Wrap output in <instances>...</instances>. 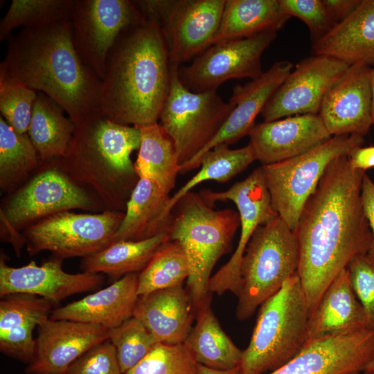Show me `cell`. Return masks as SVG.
Instances as JSON below:
<instances>
[{"mask_svg": "<svg viewBox=\"0 0 374 374\" xmlns=\"http://www.w3.org/2000/svg\"><path fill=\"white\" fill-rule=\"evenodd\" d=\"M364 173L351 168L348 156L332 160L294 231L299 247L297 274L310 312L339 274L371 248L373 235L361 195Z\"/></svg>", "mask_w": 374, "mask_h": 374, "instance_id": "1", "label": "cell"}, {"mask_svg": "<svg viewBox=\"0 0 374 374\" xmlns=\"http://www.w3.org/2000/svg\"><path fill=\"white\" fill-rule=\"evenodd\" d=\"M37 91L0 74V111L6 123L19 134L28 133Z\"/></svg>", "mask_w": 374, "mask_h": 374, "instance_id": "40", "label": "cell"}, {"mask_svg": "<svg viewBox=\"0 0 374 374\" xmlns=\"http://www.w3.org/2000/svg\"><path fill=\"white\" fill-rule=\"evenodd\" d=\"M109 339V330L98 325L50 317L38 326L35 351L28 374H65L94 346Z\"/></svg>", "mask_w": 374, "mask_h": 374, "instance_id": "18", "label": "cell"}, {"mask_svg": "<svg viewBox=\"0 0 374 374\" xmlns=\"http://www.w3.org/2000/svg\"><path fill=\"white\" fill-rule=\"evenodd\" d=\"M203 199L212 204L217 201H231L237 207L240 220L238 245L230 259L208 283V292L221 296L231 292L237 297L242 287L241 262L247 244L256 229L278 216L274 210L261 166L244 179L224 191L203 190Z\"/></svg>", "mask_w": 374, "mask_h": 374, "instance_id": "11", "label": "cell"}, {"mask_svg": "<svg viewBox=\"0 0 374 374\" xmlns=\"http://www.w3.org/2000/svg\"><path fill=\"white\" fill-rule=\"evenodd\" d=\"M342 374H361V372L353 371V372H348V373H345Z\"/></svg>", "mask_w": 374, "mask_h": 374, "instance_id": "50", "label": "cell"}, {"mask_svg": "<svg viewBox=\"0 0 374 374\" xmlns=\"http://www.w3.org/2000/svg\"><path fill=\"white\" fill-rule=\"evenodd\" d=\"M123 374L137 364L159 344L146 326L135 317L109 330Z\"/></svg>", "mask_w": 374, "mask_h": 374, "instance_id": "38", "label": "cell"}, {"mask_svg": "<svg viewBox=\"0 0 374 374\" xmlns=\"http://www.w3.org/2000/svg\"><path fill=\"white\" fill-rule=\"evenodd\" d=\"M249 145L262 166L302 154L331 137L319 114L295 115L255 125Z\"/></svg>", "mask_w": 374, "mask_h": 374, "instance_id": "22", "label": "cell"}, {"mask_svg": "<svg viewBox=\"0 0 374 374\" xmlns=\"http://www.w3.org/2000/svg\"><path fill=\"white\" fill-rule=\"evenodd\" d=\"M364 371L373 372L374 373V359L368 364Z\"/></svg>", "mask_w": 374, "mask_h": 374, "instance_id": "49", "label": "cell"}, {"mask_svg": "<svg viewBox=\"0 0 374 374\" xmlns=\"http://www.w3.org/2000/svg\"><path fill=\"white\" fill-rule=\"evenodd\" d=\"M171 66L159 26L146 18L125 29L110 48L101 80V112L141 127L157 123L169 92Z\"/></svg>", "mask_w": 374, "mask_h": 374, "instance_id": "3", "label": "cell"}, {"mask_svg": "<svg viewBox=\"0 0 374 374\" xmlns=\"http://www.w3.org/2000/svg\"><path fill=\"white\" fill-rule=\"evenodd\" d=\"M63 111L56 102L37 91L28 135L43 161L64 158L69 152L76 127Z\"/></svg>", "mask_w": 374, "mask_h": 374, "instance_id": "30", "label": "cell"}, {"mask_svg": "<svg viewBox=\"0 0 374 374\" xmlns=\"http://www.w3.org/2000/svg\"><path fill=\"white\" fill-rule=\"evenodd\" d=\"M293 64L287 60L274 62L258 78L242 85L235 84L229 102L232 109L212 141L198 154L180 166L179 174L199 167L202 156L220 144H230L249 135L255 120L278 88L291 73Z\"/></svg>", "mask_w": 374, "mask_h": 374, "instance_id": "20", "label": "cell"}, {"mask_svg": "<svg viewBox=\"0 0 374 374\" xmlns=\"http://www.w3.org/2000/svg\"><path fill=\"white\" fill-rule=\"evenodd\" d=\"M184 344L197 364L229 370L239 366L242 350L222 330L209 303L198 310L197 321Z\"/></svg>", "mask_w": 374, "mask_h": 374, "instance_id": "32", "label": "cell"}, {"mask_svg": "<svg viewBox=\"0 0 374 374\" xmlns=\"http://www.w3.org/2000/svg\"><path fill=\"white\" fill-rule=\"evenodd\" d=\"M256 161L252 148L247 145L231 149L220 144L204 154L199 160V171L170 197L169 206L172 211L176 203L196 186L206 181L226 182Z\"/></svg>", "mask_w": 374, "mask_h": 374, "instance_id": "34", "label": "cell"}, {"mask_svg": "<svg viewBox=\"0 0 374 374\" xmlns=\"http://www.w3.org/2000/svg\"><path fill=\"white\" fill-rule=\"evenodd\" d=\"M290 18L283 11L280 0H225L213 44L269 30L278 31Z\"/></svg>", "mask_w": 374, "mask_h": 374, "instance_id": "29", "label": "cell"}, {"mask_svg": "<svg viewBox=\"0 0 374 374\" xmlns=\"http://www.w3.org/2000/svg\"><path fill=\"white\" fill-rule=\"evenodd\" d=\"M197 364L184 343H159L125 374H197Z\"/></svg>", "mask_w": 374, "mask_h": 374, "instance_id": "39", "label": "cell"}, {"mask_svg": "<svg viewBox=\"0 0 374 374\" xmlns=\"http://www.w3.org/2000/svg\"><path fill=\"white\" fill-rule=\"evenodd\" d=\"M346 269L354 292L367 315L369 328H374V256L368 252L359 255Z\"/></svg>", "mask_w": 374, "mask_h": 374, "instance_id": "42", "label": "cell"}, {"mask_svg": "<svg viewBox=\"0 0 374 374\" xmlns=\"http://www.w3.org/2000/svg\"><path fill=\"white\" fill-rule=\"evenodd\" d=\"M299 259L294 232L278 215L260 225L241 262L237 318L240 321L250 318L262 303L279 291L297 272Z\"/></svg>", "mask_w": 374, "mask_h": 374, "instance_id": "6", "label": "cell"}, {"mask_svg": "<svg viewBox=\"0 0 374 374\" xmlns=\"http://www.w3.org/2000/svg\"><path fill=\"white\" fill-rule=\"evenodd\" d=\"M65 374H123L114 346L109 339L76 359Z\"/></svg>", "mask_w": 374, "mask_h": 374, "instance_id": "43", "label": "cell"}, {"mask_svg": "<svg viewBox=\"0 0 374 374\" xmlns=\"http://www.w3.org/2000/svg\"><path fill=\"white\" fill-rule=\"evenodd\" d=\"M240 226L238 211L213 209L200 193L189 192L175 205L168 233L187 256V290L197 310L209 303L208 287L213 269L229 249Z\"/></svg>", "mask_w": 374, "mask_h": 374, "instance_id": "4", "label": "cell"}, {"mask_svg": "<svg viewBox=\"0 0 374 374\" xmlns=\"http://www.w3.org/2000/svg\"><path fill=\"white\" fill-rule=\"evenodd\" d=\"M362 201L372 232L373 242L368 253L374 256V182L364 173L362 184Z\"/></svg>", "mask_w": 374, "mask_h": 374, "instance_id": "44", "label": "cell"}, {"mask_svg": "<svg viewBox=\"0 0 374 374\" xmlns=\"http://www.w3.org/2000/svg\"><path fill=\"white\" fill-rule=\"evenodd\" d=\"M315 55L349 64L374 63V0H362L346 19L312 44Z\"/></svg>", "mask_w": 374, "mask_h": 374, "instance_id": "27", "label": "cell"}, {"mask_svg": "<svg viewBox=\"0 0 374 374\" xmlns=\"http://www.w3.org/2000/svg\"><path fill=\"white\" fill-rule=\"evenodd\" d=\"M169 240V233L164 232L141 240L118 241L84 258L81 269L84 272L110 276L136 273L143 270L157 251Z\"/></svg>", "mask_w": 374, "mask_h": 374, "instance_id": "33", "label": "cell"}, {"mask_svg": "<svg viewBox=\"0 0 374 374\" xmlns=\"http://www.w3.org/2000/svg\"><path fill=\"white\" fill-rule=\"evenodd\" d=\"M53 304L38 296L17 293L1 297L0 351L30 364L35 355L33 330L52 312Z\"/></svg>", "mask_w": 374, "mask_h": 374, "instance_id": "24", "label": "cell"}, {"mask_svg": "<svg viewBox=\"0 0 374 374\" xmlns=\"http://www.w3.org/2000/svg\"><path fill=\"white\" fill-rule=\"evenodd\" d=\"M370 83L371 91V116L373 125H374V64L373 67L371 68Z\"/></svg>", "mask_w": 374, "mask_h": 374, "instance_id": "48", "label": "cell"}, {"mask_svg": "<svg viewBox=\"0 0 374 374\" xmlns=\"http://www.w3.org/2000/svg\"><path fill=\"white\" fill-rule=\"evenodd\" d=\"M240 374H266L294 357L307 342L310 310L297 272L259 307Z\"/></svg>", "mask_w": 374, "mask_h": 374, "instance_id": "5", "label": "cell"}, {"mask_svg": "<svg viewBox=\"0 0 374 374\" xmlns=\"http://www.w3.org/2000/svg\"><path fill=\"white\" fill-rule=\"evenodd\" d=\"M374 359V328L310 339L291 360L266 374L362 372Z\"/></svg>", "mask_w": 374, "mask_h": 374, "instance_id": "16", "label": "cell"}, {"mask_svg": "<svg viewBox=\"0 0 374 374\" xmlns=\"http://www.w3.org/2000/svg\"><path fill=\"white\" fill-rule=\"evenodd\" d=\"M141 130L114 123L100 114L76 127L69 152V162L99 164L124 177L135 175L130 155L139 149Z\"/></svg>", "mask_w": 374, "mask_h": 374, "instance_id": "15", "label": "cell"}, {"mask_svg": "<svg viewBox=\"0 0 374 374\" xmlns=\"http://www.w3.org/2000/svg\"><path fill=\"white\" fill-rule=\"evenodd\" d=\"M136 273L123 276L105 288L53 310L52 319L71 320L103 326H118L134 316L139 296Z\"/></svg>", "mask_w": 374, "mask_h": 374, "instance_id": "23", "label": "cell"}, {"mask_svg": "<svg viewBox=\"0 0 374 374\" xmlns=\"http://www.w3.org/2000/svg\"><path fill=\"white\" fill-rule=\"evenodd\" d=\"M143 18L134 1L75 0L71 18L75 50L102 80L107 55L115 41Z\"/></svg>", "mask_w": 374, "mask_h": 374, "instance_id": "13", "label": "cell"}, {"mask_svg": "<svg viewBox=\"0 0 374 374\" xmlns=\"http://www.w3.org/2000/svg\"><path fill=\"white\" fill-rule=\"evenodd\" d=\"M170 199V196L154 182L139 178L127 202L125 216L112 243L141 240L168 233L172 218Z\"/></svg>", "mask_w": 374, "mask_h": 374, "instance_id": "28", "label": "cell"}, {"mask_svg": "<svg viewBox=\"0 0 374 374\" xmlns=\"http://www.w3.org/2000/svg\"><path fill=\"white\" fill-rule=\"evenodd\" d=\"M135 3L165 38L171 65L180 66L213 44L225 0H143Z\"/></svg>", "mask_w": 374, "mask_h": 374, "instance_id": "9", "label": "cell"}, {"mask_svg": "<svg viewBox=\"0 0 374 374\" xmlns=\"http://www.w3.org/2000/svg\"><path fill=\"white\" fill-rule=\"evenodd\" d=\"M371 328L357 298L347 269L341 271L323 293L310 312L307 341L328 335H341Z\"/></svg>", "mask_w": 374, "mask_h": 374, "instance_id": "25", "label": "cell"}, {"mask_svg": "<svg viewBox=\"0 0 374 374\" xmlns=\"http://www.w3.org/2000/svg\"><path fill=\"white\" fill-rule=\"evenodd\" d=\"M39 157L28 133L15 131L0 117V181L8 188L24 178L38 164Z\"/></svg>", "mask_w": 374, "mask_h": 374, "instance_id": "37", "label": "cell"}, {"mask_svg": "<svg viewBox=\"0 0 374 374\" xmlns=\"http://www.w3.org/2000/svg\"><path fill=\"white\" fill-rule=\"evenodd\" d=\"M8 39L0 74L45 93L75 127L103 114L102 82L75 50L71 18L22 28Z\"/></svg>", "mask_w": 374, "mask_h": 374, "instance_id": "2", "label": "cell"}, {"mask_svg": "<svg viewBox=\"0 0 374 374\" xmlns=\"http://www.w3.org/2000/svg\"><path fill=\"white\" fill-rule=\"evenodd\" d=\"M170 66L169 92L159 119L160 125L174 142L181 166L212 141L233 105L225 102L217 91H190L179 78V66Z\"/></svg>", "mask_w": 374, "mask_h": 374, "instance_id": "8", "label": "cell"}, {"mask_svg": "<svg viewBox=\"0 0 374 374\" xmlns=\"http://www.w3.org/2000/svg\"><path fill=\"white\" fill-rule=\"evenodd\" d=\"M93 206L84 190L53 168L42 172L15 194L1 216L16 229L60 212Z\"/></svg>", "mask_w": 374, "mask_h": 374, "instance_id": "17", "label": "cell"}, {"mask_svg": "<svg viewBox=\"0 0 374 374\" xmlns=\"http://www.w3.org/2000/svg\"><path fill=\"white\" fill-rule=\"evenodd\" d=\"M124 216L111 211L99 214L62 211L28 226L24 240L31 256L48 251L61 260L84 258L112 243Z\"/></svg>", "mask_w": 374, "mask_h": 374, "instance_id": "10", "label": "cell"}, {"mask_svg": "<svg viewBox=\"0 0 374 374\" xmlns=\"http://www.w3.org/2000/svg\"><path fill=\"white\" fill-rule=\"evenodd\" d=\"M362 0H323L337 24L349 17Z\"/></svg>", "mask_w": 374, "mask_h": 374, "instance_id": "46", "label": "cell"}, {"mask_svg": "<svg viewBox=\"0 0 374 374\" xmlns=\"http://www.w3.org/2000/svg\"><path fill=\"white\" fill-rule=\"evenodd\" d=\"M370 65L350 64L330 87L319 116L331 136H363L373 125Z\"/></svg>", "mask_w": 374, "mask_h": 374, "instance_id": "19", "label": "cell"}, {"mask_svg": "<svg viewBox=\"0 0 374 374\" xmlns=\"http://www.w3.org/2000/svg\"><path fill=\"white\" fill-rule=\"evenodd\" d=\"M350 65L326 55L303 59L265 106L261 112L264 121L319 114L326 93Z\"/></svg>", "mask_w": 374, "mask_h": 374, "instance_id": "14", "label": "cell"}, {"mask_svg": "<svg viewBox=\"0 0 374 374\" xmlns=\"http://www.w3.org/2000/svg\"><path fill=\"white\" fill-rule=\"evenodd\" d=\"M276 35V30H269L251 37L214 44L191 64L179 66V78L186 88L195 93L217 91L231 79H257L264 73L262 55Z\"/></svg>", "mask_w": 374, "mask_h": 374, "instance_id": "12", "label": "cell"}, {"mask_svg": "<svg viewBox=\"0 0 374 374\" xmlns=\"http://www.w3.org/2000/svg\"><path fill=\"white\" fill-rule=\"evenodd\" d=\"M363 374H374V373L373 372L364 371Z\"/></svg>", "mask_w": 374, "mask_h": 374, "instance_id": "51", "label": "cell"}, {"mask_svg": "<svg viewBox=\"0 0 374 374\" xmlns=\"http://www.w3.org/2000/svg\"><path fill=\"white\" fill-rule=\"evenodd\" d=\"M197 374H240L239 366L229 370H220L197 364Z\"/></svg>", "mask_w": 374, "mask_h": 374, "instance_id": "47", "label": "cell"}, {"mask_svg": "<svg viewBox=\"0 0 374 374\" xmlns=\"http://www.w3.org/2000/svg\"><path fill=\"white\" fill-rule=\"evenodd\" d=\"M75 0H12L0 22V40L12 30L44 26L71 18Z\"/></svg>", "mask_w": 374, "mask_h": 374, "instance_id": "36", "label": "cell"}, {"mask_svg": "<svg viewBox=\"0 0 374 374\" xmlns=\"http://www.w3.org/2000/svg\"><path fill=\"white\" fill-rule=\"evenodd\" d=\"M348 159L353 169L365 172L374 167V145L356 147L348 155Z\"/></svg>", "mask_w": 374, "mask_h": 374, "instance_id": "45", "label": "cell"}, {"mask_svg": "<svg viewBox=\"0 0 374 374\" xmlns=\"http://www.w3.org/2000/svg\"><path fill=\"white\" fill-rule=\"evenodd\" d=\"M55 258L40 266L34 261L20 267L8 265L0 259V296L24 293L42 297L53 305L73 294L89 292L103 283L101 274L82 271L70 274Z\"/></svg>", "mask_w": 374, "mask_h": 374, "instance_id": "21", "label": "cell"}, {"mask_svg": "<svg viewBox=\"0 0 374 374\" xmlns=\"http://www.w3.org/2000/svg\"><path fill=\"white\" fill-rule=\"evenodd\" d=\"M280 3L287 15L296 17L307 25L312 42L337 25L323 0H280Z\"/></svg>", "mask_w": 374, "mask_h": 374, "instance_id": "41", "label": "cell"}, {"mask_svg": "<svg viewBox=\"0 0 374 374\" xmlns=\"http://www.w3.org/2000/svg\"><path fill=\"white\" fill-rule=\"evenodd\" d=\"M190 275L187 256L179 243L169 240L139 274L138 295L182 285Z\"/></svg>", "mask_w": 374, "mask_h": 374, "instance_id": "35", "label": "cell"}, {"mask_svg": "<svg viewBox=\"0 0 374 374\" xmlns=\"http://www.w3.org/2000/svg\"><path fill=\"white\" fill-rule=\"evenodd\" d=\"M139 127L141 141L134 163L135 174L154 182L170 195L180 171L174 142L158 123Z\"/></svg>", "mask_w": 374, "mask_h": 374, "instance_id": "31", "label": "cell"}, {"mask_svg": "<svg viewBox=\"0 0 374 374\" xmlns=\"http://www.w3.org/2000/svg\"><path fill=\"white\" fill-rule=\"evenodd\" d=\"M193 308L182 285L141 296L134 312L159 343L184 344L192 328Z\"/></svg>", "mask_w": 374, "mask_h": 374, "instance_id": "26", "label": "cell"}, {"mask_svg": "<svg viewBox=\"0 0 374 374\" xmlns=\"http://www.w3.org/2000/svg\"><path fill=\"white\" fill-rule=\"evenodd\" d=\"M363 142V136L358 135L332 136L302 154L261 166L272 207L293 231L329 163L337 157L348 156Z\"/></svg>", "mask_w": 374, "mask_h": 374, "instance_id": "7", "label": "cell"}]
</instances>
